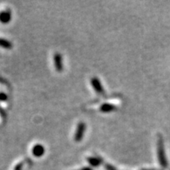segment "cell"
<instances>
[{"instance_id":"cell-1","label":"cell","mask_w":170,"mask_h":170,"mask_svg":"<svg viewBox=\"0 0 170 170\" xmlns=\"http://www.w3.org/2000/svg\"><path fill=\"white\" fill-rule=\"evenodd\" d=\"M158 159H159V162H160V165H162V167L163 168H166L168 164H167V160L166 157H165V147H164V143L163 140H162V138L159 137L158 139Z\"/></svg>"},{"instance_id":"cell-2","label":"cell","mask_w":170,"mask_h":170,"mask_svg":"<svg viewBox=\"0 0 170 170\" xmlns=\"http://www.w3.org/2000/svg\"><path fill=\"white\" fill-rule=\"evenodd\" d=\"M85 128H86V125H85L84 123H79V124L77 125V130H76L75 136H74V140L76 142L81 141L83 137V135H84Z\"/></svg>"},{"instance_id":"cell-3","label":"cell","mask_w":170,"mask_h":170,"mask_svg":"<svg viewBox=\"0 0 170 170\" xmlns=\"http://www.w3.org/2000/svg\"><path fill=\"white\" fill-rule=\"evenodd\" d=\"M92 82V85L93 86L94 89L95 90V92H97L98 94H100V95H103L104 94V89L102 87V83L99 81V80L96 77H93L91 80Z\"/></svg>"},{"instance_id":"cell-4","label":"cell","mask_w":170,"mask_h":170,"mask_svg":"<svg viewBox=\"0 0 170 170\" xmlns=\"http://www.w3.org/2000/svg\"><path fill=\"white\" fill-rule=\"evenodd\" d=\"M54 63H55V67L58 72H61L63 70V63L62 58L59 53H56L54 56Z\"/></svg>"},{"instance_id":"cell-5","label":"cell","mask_w":170,"mask_h":170,"mask_svg":"<svg viewBox=\"0 0 170 170\" xmlns=\"http://www.w3.org/2000/svg\"><path fill=\"white\" fill-rule=\"evenodd\" d=\"M10 20H11V14L10 11L3 10L0 12V22H2V24H7L10 22Z\"/></svg>"},{"instance_id":"cell-6","label":"cell","mask_w":170,"mask_h":170,"mask_svg":"<svg viewBox=\"0 0 170 170\" xmlns=\"http://www.w3.org/2000/svg\"><path fill=\"white\" fill-rule=\"evenodd\" d=\"M45 152V148L41 144H36L33 148V154L36 157H41Z\"/></svg>"},{"instance_id":"cell-7","label":"cell","mask_w":170,"mask_h":170,"mask_svg":"<svg viewBox=\"0 0 170 170\" xmlns=\"http://www.w3.org/2000/svg\"><path fill=\"white\" fill-rule=\"evenodd\" d=\"M115 110H116L115 105H112V104H109V103L102 104L100 107V110L102 111V112H104V113L111 112V111Z\"/></svg>"},{"instance_id":"cell-8","label":"cell","mask_w":170,"mask_h":170,"mask_svg":"<svg viewBox=\"0 0 170 170\" xmlns=\"http://www.w3.org/2000/svg\"><path fill=\"white\" fill-rule=\"evenodd\" d=\"M87 161L92 166H99L102 163V159L99 158H87Z\"/></svg>"},{"instance_id":"cell-9","label":"cell","mask_w":170,"mask_h":170,"mask_svg":"<svg viewBox=\"0 0 170 170\" xmlns=\"http://www.w3.org/2000/svg\"><path fill=\"white\" fill-rule=\"evenodd\" d=\"M0 47H1L6 48V49H10V48H12L13 45L12 43H11L9 40H7V39H0Z\"/></svg>"},{"instance_id":"cell-10","label":"cell","mask_w":170,"mask_h":170,"mask_svg":"<svg viewBox=\"0 0 170 170\" xmlns=\"http://www.w3.org/2000/svg\"><path fill=\"white\" fill-rule=\"evenodd\" d=\"M7 99V95L5 93H0V101H6Z\"/></svg>"},{"instance_id":"cell-11","label":"cell","mask_w":170,"mask_h":170,"mask_svg":"<svg viewBox=\"0 0 170 170\" xmlns=\"http://www.w3.org/2000/svg\"><path fill=\"white\" fill-rule=\"evenodd\" d=\"M105 167L107 170H117L114 166H113V165H110V164H106V165H105Z\"/></svg>"},{"instance_id":"cell-12","label":"cell","mask_w":170,"mask_h":170,"mask_svg":"<svg viewBox=\"0 0 170 170\" xmlns=\"http://www.w3.org/2000/svg\"><path fill=\"white\" fill-rule=\"evenodd\" d=\"M21 168H22V164L20 163L15 167V169L14 170H21Z\"/></svg>"},{"instance_id":"cell-13","label":"cell","mask_w":170,"mask_h":170,"mask_svg":"<svg viewBox=\"0 0 170 170\" xmlns=\"http://www.w3.org/2000/svg\"><path fill=\"white\" fill-rule=\"evenodd\" d=\"M80 170H92V169L91 168H88V167H85V168H82V169H80Z\"/></svg>"}]
</instances>
